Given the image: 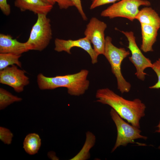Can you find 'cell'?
I'll return each mask as SVG.
<instances>
[{"label": "cell", "instance_id": "cell-1", "mask_svg": "<svg viewBox=\"0 0 160 160\" xmlns=\"http://www.w3.org/2000/svg\"><path fill=\"white\" fill-rule=\"evenodd\" d=\"M95 96L97 102L109 105L121 118L140 129V121L145 116L146 108L140 99L126 100L107 88L98 89Z\"/></svg>", "mask_w": 160, "mask_h": 160}, {"label": "cell", "instance_id": "cell-2", "mask_svg": "<svg viewBox=\"0 0 160 160\" xmlns=\"http://www.w3.org/2000/svg\"><path fill=\"white\" fill-rule=\"evenodd\" d=\"M89 72L86 69H82L75 73L53 77L40 73L37 76V81L41 90L66 87L70 95L79 96L84 94L89 87L90 82L87 79Z\"/></svg>", "mask_w": 160, "mask_h": 160}, {"label": "cell", "instance_id": "cell-3", "mask_svg": "<svg viewBox=\"0 0 160 160\" xmlns=\"http://www.w3.org/2000/svg\"><path fill=\"white\" fill-rule=\"evenodd\" d=\"M130 54L129 51L124 48H118L112 43L109 36L105 37V42L103 55L110 63L111 71L116 77L117 88L121 93L128 92L130 90L131 85L124 78L121 70L123 60Z\"/></svg>", "mask_w": 160, "mask_h": 160}, {"label": "cell", "instance_id": "cell-4", "mask_svg": "<svg viewBox=\"0 0 160 160\" xmlns=\"http://www.w3.org/2000/svg\"><path fill=\"white\" fill-rule=\"evenodd\" d=\"M47 15H37L36 21L32 27L28 39L25 42L29 51L43 50L48 46L52 39L50 20Z\"/></svg>", "mask_w": 160, "mask_h": 160}, {"label": "cell", "instance_id": "cell-5", "mask_svg": "<svg viewBox=\"0 0 160 160\" xmlns=\"http://www.w3.org/2000/svg\"><path fill=\"white\" fill-rule=\"evenodd\" d=\"M150 5V2L147 0H121L103 11L100 15L110 19L124 17L132 21L138 13L140 6Z\"/></svg>", "mask_w": 160, "mask_h": 160}, {"label": "cell", "instance_id": "cell-6", "mask_svg": "<svg viewBox=\"0 0 160 160\" xmlns=\"http://www.w3.org/2000/svg\"><path fill=\"white\" fill-rule=\"evenodd\" d=\"M110 114L117 130L116 141L111 152H113L120 146H125L128 143H134L136 139H147V137L140 134L141 131L139 128L125 122L112 108L111 110Z\"/></svg>", "mask_w": 160, "mask_h": 160}, {"label": "cell", "instance_id": "cell-7", "mask_svg": "<svg viewBox=\"0 0 160 160\" xmlns=\"http://www.w3.org/2000/svg\"><path fill=\"white\" fill-rule=\"evenodd\" d=\"M127 37L128 41L127 47L130 50L131 56L129 57L130 61L135 67L136 72L135 73L137 77L140 80L144 81L147 74L144 72L145 69L152 68L153 63L151 60L143 54L137 44L135 37L132 31H121Z\"/></svg>", "mask_w": 160, "mask_h": 160}, {"label": "cell", "instance_id": "cell-8", "mask_svg": "<svg viewBox=\"0 0 160 160\" xmlns=\"http://www.w3.org/2000/svg\"><path fill=\"white\" fill-rule=\"evenodd\" d=\"M107 24L95 17H92L87 25L84 34L93 45L97 54L103 55L105 42V31Z\"/></svg>", "mask_w": 160, "mask_h": 160}, {"label": "cell", "instance_id": "cell-9", "mask_svg": "<svg viewBox=\"0 0 160 160\" xmlns=\"http://www.w3.org/2000/svg\"><path fill=\"white\" fill-rule=\"evenodd\" d=\"M25 73V71L18 68L15 65L8 66L0 71V83L11 87L17 92H21L30 83Z\"/></svg>", "mask_w": 160, "mask_h": 160}, {"label": "cell", "instance_id": "cell-10", "mask_svg": "<svg viewBox=\"0 0 160 160\" xmlns=\"http://www.w3.org/2000/svg\"><path fill=\"white\" fill-rule=\"evenodd\" d=\"M54 50L58 52L64 51L71 54V50L73 47L81 48L89 55L92 64L97 62L98 55L91 45V43L86 37L75 40H68L56 38L55 40Z\"/></svg>", "mask_w": 160, "mask_h": 160}, {"label": "cell", "instance_id": "cell-11", "mask_svg": "<svg viewBox=\"0 0 160 160\" xmlns=\"http://www.w3.org/2000/svg\"><path fill=\"white\" fill-rule=\"evenodd\" d=\"M14 4L22 12L27 10L37 15H47L53 7V5L42 0H15Z\"/></svg>", "mask_w": 160, "mask_h": 160}, {"label": "cell", "instance_id": "cell-12", "mask_svg": "<svg viewBox=\"0 0 160 160\" xmlns=\"http://www.w3.org/2000/svg\"><path fill=\"white\" fill-rule=\"evenodd\" d=\"M29 51L25 43H22L8 34H0V53L18 55Z\"/></svg>", "mask_w": 160, "mask_h": 160}, {"label": "cell", "instance_id": "cell-13", "mask_svg": "<svg viewBox=\"0 0 160 160\" xmlns=\"http://www.w3.org/2000/svg\"><path fill=\"white\" fill-rule=\"evenodd\" d=\"M142 42L140 49L147 52L153 51V46L156 40L159 29L155 26L141 24Z\"/></svg>", "mask_w": 160, "mask_h": 160}, {"label": "cell", "instance_id": "cell-14", "mask_svg": "<svg viewBox=\"0 0 160 160\" xmlns=\"http://www.w3.org/2000/svg\"><path fill=\"white\" fill-rule=\"evenodd\" d=\"M141 24L151 25L159 29L160 28V17L152 8L145 7L140 10L135 17Z\"/></svg>", "mask_w": 160, "mask_h": 160}, {"label": "cell", "instance_id": "cell-15", "mask_svg": "<svg viewBox=\"0 0 160 160\" xmlns=\"http://www.w3.org/2000/svg\"><path fill=\"white\" fill-rule=\"evenodd\" d=\"M41 144V139L39 135L35 133H31L25 137L23 143V148L28 154L34 155L38 152Z\"/></svg>", "mask_w": 160, "mask_h": 160}, {"label": "cell", "instance_id": "cell-16", "mask_svg": "<svg viewBox=\"0 0 160 160\" xmlns=\"http://www.w3.org/2000/svg\"><path fill=\"white\" fill-rule=\"evenodd\" d=\"M21 55L12 53H0V71L9 65H16L21 68L22 64L19 60Z\"/></svg>", "mask_w": 160, "mask_h": 160}, {"label": "cell", "instance_id": "cell-17", "mask_svg": "<svg viewBox=\"0 0 160 160\" xmlns=\"http://www.w3.org/2000/svg\"><path fill=\"white\" fill-rule=\"evenodd\" d=\"M22 99L13 95L5 89L0 88V109H4L11 104L20 102Z\"/></svg>", "mask_w": 160, "mask_h": 160}, {"label": "cell", "instance_id": "cell-18", "mask_svg": "<svg viewBox=\"0 0 160 160\" xmlns=\"http://www.w3.org/2000/svg\"><path fill=\"white\" fill-rule=\"evenodd\" d=\"M13 137V134L9 129L0 127V139L4 143L7 145L10 144Z\"/></svg>", "mask_w": 160, "mask_h": 160}, {"label": "cell", "instance_id": "cell-19", "mask_svg": "<svg viewBox=\"0 0 160 160\" xmlns=\"http://www.w3.org/2000/svg\"><path fill=\"white\" fill-rule=\"evenodd\" d=\"M152 68L158 77V81L154 85L150 87L151 89H160V58L153 63Z\"/></svg>", "mask_w": 160, "mask_h": 160}, {"label": "cell", "instance_id": "cell-20", "mask_svg": "<svg viewBox=\"0 0 160 160\" xmlns=\"http://www.w3.org/2000/svg\"><path fill=\"white\" fill-rule=\"evenodd\" d=\"M73 4L74 6L75 7L80 14L83 20L86 21L87 18L84 12L81 0H69Z\"/></svg>", "mask_w": 160, "mask_h": 160}, {"label": "cell", "instance_id": "cell-21", "mask_svg": "<svg viewBox=\"0 0 160 160\" xmlns=\"http://www.w3.org/2000/svg\"><path fill=\"white\" fill-rule=\"evenodd\" d=\"M120 0H94L90 7V9H92L98 7L108 4L114 3Z\"/></svg>", "mask_w": 160, "mask_h": 160}, {"label": "cell", "instance_id": "cell-22", "mask_svg": "<svg viewBox=\"0 0 160 160\" xmlns=\"http://www.w3.org/2000/svg\"><path fill=\"white\" fill-rule=\"evenodd\" d=\"M0 8L3 13L6 16L10 13V6L7 3V0H0Z\"/></svg>", "mask_w": 160, "mask_h": 160}, {"label": "cell", "instance_id": "cell-23", "mask_svg": "<svg viewBox=\"0 0 160 160\" xmlns=\"http://www.w3.org/2000/svg\"><path fill=\"white\" fill-rule=\"evenodd\" d=\"M60 9H66L69 7L73 6V3L69 0H55Z\"/></svg>", "mask_w": 160, "mask_h": 160}, {"label": "cell", "instance_id": "cell-24", "mask_svg": "<svg viewBox=\"0 0 160 160\" xmlns=\"http://www.w3.org/2000/svg\"><path fill=\"white\" fill-rule=\"evenodd\" d=\"M44 2L53 6L56 3L55 0H42Z\"/></svg>", "mask_w": 160, "mask_h": 160}, {"label": "cell", "instance_id": "cell-25", "mask_svg": "<svg viewBox=\"0 0 160 160\" xmlns=\"http://www.w3.org/2000/svg\"><path fill=\"white\" fill-rule=\"evenodd\" d=\"M157 127L158 128V129L156 130V132L160 133V121H159L158 125L157 126Z\"/></svg>", "mask_w": 160, "mask_h": 160}, {"label": "cell", "instance_id": "cell-26", "mask_svg": "<svg viewBox=\"0 0 160 160\" xmlns=\"http://www.w3.org/2000/svg\"><path fill=\"white\" fill-rule=\"evenodd\" d=\"M92 1L94 0H91Z\"/></svg>", "mask_w": 160, "mask_h": 160}]
</instances>
